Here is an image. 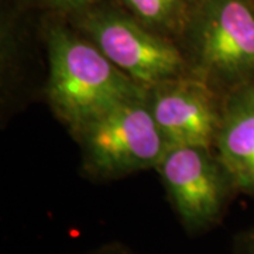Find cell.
<instances>
[{"label":"cell","instance_id":"obj_1","mask_svg":"<svg viewBox=\"0 0 254 254\" xmlns=\"http://www.w3.org/2000/svg\"><path fill=\"white\" fill-rule=\"evenodd\" d=\"M44 38L48 103L69 130L125 100L147 95L148 88L119 69L78 30L50 23Z\"/></svg>","mask_w":254,"mask_h":254},{"label":"cell","instance_id":"obj_2","mask_svg":"<svg viewBox=\"0 0 254 254\" xmlns=\"http://www.w3.org/2000/svg\"><path fill=\"white\" fill-rule=\"evenodd\" d=\"M180 38L190 72L223 96L254 82V0H200Z\"/></svg>","mask_w":254,"mask_h":254},{"label":"cell","instance_id":"obj_3","mask_svg":"<svg viewBox=\"0 0 254 254\" xmlns=\"http://www.w3.org/2000/svg\"><path fill=\"white\" fill-rule=\"evenodd\" d=\"M71 134L81 150L82 173L93 181L155 170L171 147L151 113L147 95L102 112L71 128Z\"/></svg>","mask_w":254,"mask_h":254},{"label":"cell","instance_id":"obj_4","mask_svg":"<svg viewBox=\"0 0 254 254\" xmlns=\"http://www.w3.org/2000/svg\"><path fill=\"white\" fill-rule=\"evenodd\" d=\"M72 14L75 30L145 88L190 72L181 47L128 11L95 3Z\"/></svg>","mask_w":254,"mask_h":254},{"label":"cell","instance_id":"obj_5","mask_svg":"<svg viewBox=\"0 0 254 254\" xmlns=\"http://www.w3.org/2000/svg\"><path fill=\"white\" fill-rule=\"evenodd\" d=\"M155 170L180 223L192 236L220 225L239 193L213 147L171 145Z\"/></svg>","mask_w":254,"mask_h":254},{"label":"cell","instance_id":"obj_6","mask_svg":"<svg viewBox=\"0 0 254 254\" xmlns=\"http://www.w3.org/2000/svg\"><path fill=\"white\" fill-rule=\"evenodd\" d=\"M223 98L190 72L157 83L147 93L151 113L170 145L213 147Z\"/></svg>","mask_w":254,"mask_h":254},{"label":"cell","instance_id":"obj_7","mask_svg":"<svg viewBox=\"0 0 254 254\" xmlns=\"http://www.w3.org/2000/svg\"><path fill=\"white\" fill-rule=\"evenodd\" d=\"M213 148L237 190L254 199V82L225 95Z\"/></svg>","mask_w":254,"mask_h":254},{"label":"cell","instance_id":"obj_8","mask_svg":"<svg viewBox=\"0 0 254 254\" xmlns=\"http://www.w3.org/2000/svg\"><path fill=\"white\" fill-rule=\"evenodd\" d=\"M144 26L165 37H181L190 13V0H120Z\"/></svg>","mask_w":254,"mask_h":254},{"label":"cell","instance_id":"obj_9","mask_svg":"<svg viewBox=\"0 0 254 254\" xmlns=\"http://www.w3.org/2000/svg\"><path fill=\"white\" fill-rule=\"evenodd\" d=\"M38 4L60 11H79L96 3V0H34Z\"/></svg>","mask_w":254,"mask_h":254},{"label":"cell","instance_id":"obj_10","mask_svg":"<svg viewBox=\"0 0 254 254\" xmlns=\"http://www.w3.org/2000/svg\"><path fill=\"white\" fill-rule=\"evenodd\" d=\"M232 254H254V226L240 232L235 237Z\"/></svg>","mask_w":254,"mask_h":254},{"label":"cell","instance_id":"obj_11","mask_svg":"<svg viewBox=\"0 0 254 254\" xmlns=\"http://www.w3.org/2000/svg\"><path fill=\"white\" fill-rule=\"evenodd\" d=\"M81 254H138L136 252H133L130 247H127L123 243H119V242H112V243H106V245H102L93 250L89 252H85Z\"/></svg>","mask_w":254,"mask_h":254},{"label":"cell","instance_id":"obj_12","mask_svg":"<svg viewBox=\"0 0 254 254\" xmlns=\"http://www.w3.org/2000/svg\"><path fill=\"white\" fill-rule=\"evenodd\" d=\"M200 0H190V7L193 6V4H196V3H199Z\"/></svg>","mask_w":254,"mask_h":254}]
</instances>
